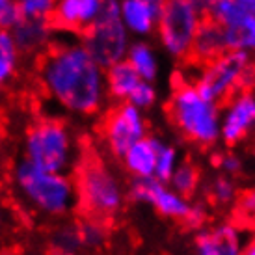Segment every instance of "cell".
Segmentation results:
<instances>
[{"mask_svg": "<svg viewBox=\"0 0 255 255\" xmlns=\"http://www.w3.org/2000/svg\"><path fill=\"white\" fill-rule=\"evenodd\" d=\"M39 82L50 101L78 118L99 114L108 101L107 71L82 41L49 50L39 64Z\"/></svg>", "mask_w": 255, "mask_h": 255, "instance_id": "1", "label": "cell"}, {"mask_svg": "<svg viewBox=\"0 0 255 255\" xmlns=\"http://www.w3.org/2000/svg\"><path fill=\"white\" fill-rule=\"evenodd\" d=\"M13 188L22 205L47 218L67 216L78 207L77 184L69 173L43 170L24 156L13 166Z\"/></svg>", "mask_w": 255, "mask_h": 255, "instance_id": "2", "label": "cell"}, {"mask_svg": "<svg viewBox=\"0 0 255 255\" xmlns=\"http://www.w3.org/2000/svg\"><path fill=\"white\" fill-rule=\"evenodd\" d=\"M166 116L177 134L198 147L220 142V105L207 99L192 80L173 86L166 103Z\"/></svg>", "mask_w": 255, "mask_h": 255, "instance_id": "3", "label": "cell"}, {"mask_svg": "<svg viewBox=\"0 0 255 255\" xmlns=\"http://www.w3.org/2000/svg\"><path fill=\"white\" fill-rule=\"evenodd\" d=\"M78 205L88 216L110 220L125 205L127 190L116 171L99 158H86L77 168Z\"/></svg>", "mask_w": 255, "mask_h": 255, "instance_id": "4", "label": "cell"}, {"mask_svg": "<svg viewBox=\"0 0 255 255\" xmlns=\"http://www.w3.org/2000/svg\"><path fill=\"white\" fill-rule=\"evenodd\" d=\"M22 155L43 170L69 173L77 166L78 143L64 121L41 120L26 130Z\"/></svg>", "mask_w": 255, "mask_h": 255, "instance_id": "5", "label": "cell"}, {"mask_svg": "<svg viewBox=\"0 0 255 255\" xmlns=\"http://www.w3.org/2000/svg\"><path fill=\"white\" fill-rule=\"evenodd\" d=\"M207 99L222 105L239 90L255 86V56L244 50L227 49L214 60L199 65L192 80Z\"/></svg>", "mask_w": 255, "mask_h": 255, "instance_id": "6", "label": "cell"}, {"mask_svg": "<svg viewBox=\"0 0 255 255\" xmlns=\"http://www.w3.org/2000/svg\"><path fill=\"white\" fill-rule=\"evenodd\" d=\"M130 41V34L120 19V0H103L101 15L82 32V45L107 69L125 60Z\"/></svg>", "mask_w": 255, "mask_h": 255, "instance_id": "7", "label": "cell"}, {"mask_svg": "<svg viewBox=\"0 0 255 255\" xmlns=\"http://www.w3.org/2000/svg\"><path fill=\"white\" fill-rule=\"evenodd\" d=\"M203 17L205 15L188 0H166L155 30L164 52L175 60H188Z\"/></svg>", "mask_w": 255, "mask_h": 255, "instance_id": "8", "label": "cell"}, {"mask_svg": "<svg viewBox=\"0 0 255 255\" xmlns=\"http://www.w3.org/2000/svg\"><path fill=\"white\" fill-rule=\"evenodd\" d=\"M103 143L114 158H121L134 142L149 134V123L145 112L130 105L128 101H121L105 116L101 125Z\"/></svg>", "mask_w": 255, "mask_h": 255, "instance_id": "9", "label": "cell"}, {"mask_svg": "<svg viewBox=\"0 0 255 255\" xmlns=\"http://www.w3.org/2000/svg\"><path fill=\"white\" fill-rule=\"evenodd\" d=\"M127 198L134 203L149 205L156 214L175 222H183L192 207L190 198L175 192L168 183L155 177L132 179L127 190Z\"/></svg>", "mask_w": 255, "mask_h": 255, "instance_id": "10", "label": "cell"}, {"mask_svg": "<svg viewBox=\"0 0 255 255\" xmlns=\"http://www.w3.org/2000/svg\"><path fill=\"white\" fill-rule=\"evenodd\" d=\"M255 132V92L239 90L220 105V142L239 145Z\"/></svg>", "mask_w": 255, "mask_h": 255, "instance_id": "11", "label": "cell"}, {"mask_svg": "<svg viewBox=\"0 0 255 255\" xmlns=\"http://www.w3.org/2000/svg\"><path fill=\"white\" fill-rule=\"evenodd\" d=\"M103 0H56L52 21L58 28L67 32H84L101 15Z\"/></svg>", "mask_w": 255, "mask_h": 255, "instance_id": "12", "label": "cell"}, {"mask_svg": "<svg viewBox=\"0 0 255 255\" xmlns=\"http://www.w3.org/2000/svg\"><path fill=\"white\" fill-rule=\"evenodd\" d=\"M194 248L199 255H239L244 250V241L241 229L226 222L211 229H198Z\"/></svg>", "mask_w": 255, "mask_h": 255, "instance_id": "13", "label": "cell"}, {"mask_svg": "<svg viewBox=\"0 0 255 255\" xmlns=\"http://www.w3.org/2000/svg\"><path fill=\"white\" fill-rule=\"evenodd\" d=\"M162 140L155 134H145L121 155V164L132 179H147L155 175V162Z\"/></svg>", "mask_w": 255, "mask_h": 255, "instance_id": "14", "label": "cell"}, {"mask_svg": "<svg viewBox=\"0 0 255 255\" xmlns=\"http://www.w3.org/2000/svg\"><path fill=\"white\" fill-rule=\"evenodd\" d=\"M226 50V30L222 28L216 21H213L211 17L205 15L203 21L199 22V28L196 32L194 43H192V50L188 60L196 65H203L207 62L214 60L216 56H220Z\"/></svg>", "mask_w": 255, "mask_h": 255, "instance_id": "15", "label": "cell"}, {"mask_svg": "<svg viewBox=\"0 0 255 255\" xmlns=\"http://www.w3.org/2000/svg\"><path fill=\"white\" fill-rule=\"evenodd\" d=\"M160 9L143 0H120V19L130 37L147 39L155 34Z\"/></svg>", "mask_w": 255, "mask_h": 255, "instance_id": "16", "label": "cell"}, {"mask_svg": "<svg viewBox=\"0 0 255 255\" xmlns=\"http://www.w3.org/2000/svg\"><path fill=\"white\" fill-rule=\"evenodd\" d=\"M21 52H39L52 39V26L43 17H24L9 30Z\"/></svg>", "mask_w": 255, "mask_h": 255, "instance_id": "17", "label": "cell"}, {"mask_svg": "<svg viewBox=\"0 0 255 255\" xmlns=\"http://www.w3.org/2000/svg\"><path fill=\"white\" fill-rule=\"evenodd\" d=\"M130 67L138 73V77L142 80H149V82H155L158 73H160V64H158V56H156V50L153 49V45L145 39H136L130 41L128 50L125 54Z\"/></svg>", "mask_w": 255, "mask_h": 255, "instance_id": "18", "label": "cell"}, {"mask_svg": "<svg viewBox=\"0 0 255 255\" xmlns=\"http://www.w3.org/2000/svg\"><path fill=\"white\" fill-rule=\"evenodd\" d=\"M107 71V92L108 97L114 101H127L130 92L136 88V84L142 80L138 77V73L130 67L127 60H120L112 64L110 67L105 69Z\"/></svg>", "mask_w": 255, "mask_h": 255, "instance_id": "19", "label": "cell"}, {"mask_svg": "<svg viewBox=\"0 0 255 255\" xmlns=\"http://www.w3.org/2000/svg\"><path fill=\"white\" fill-rule=\"evenodd\" d=\"M21 49L17 47L15 37L9 30L0 28V92L6 88L19 71Z\"/></svg>", "mask_w": 255, "mask_h": 255, "instance_id": "20", "label": "cell"}, {"mask_svg": "<svg viewBox=\"0 0 255 255\" xmlns=\"http://www.w3.org/2000/svg\"><path fill=\"white\" fill-rule=\"evenodd\" d=\"M226 30L227 49L244 50L255 56V13L246 11V15L231 28Z\"/></svg>", "mask_w": 255, "mask_h": 255, "instance_id": "21", "label": "cell"}, {"mask_svg": "<svg viewBox=\"0 0 255 255\" xmlns=\"http://www.w3.org/2000/svg\"><path fill=\"white\" fill-rule=\"evenodd\" d=\"M246 7L239 0H213L207 9V17L216 21L222 28H231L246 15Z\"/></svg>", "mask_w": 255, "mask_h": 255, "instance_id": "22", "label": "cell"}, {"mask_svg": "<svg viewBox=\"0 0 255 255\" xmlns=\"http://www.w3.org/2000/svg\"><path fill=\"white\" fill-rule=\"evenodd\" d=\"M171 188L179 194H183L186 198H192L199 186V170L198 166L190 160H181L177 164L175 171L171 173L170 181H168Z\"/></svg>", "mask_w": 255, "mask_h": 255, "instance_id": "23", "label": "cell"}, {"mask_svg": "<svg viewBox=\"0 0 255 255\" xmlns=\"http://www.w3.org/2000/svg\"><path fill=\"white\" fill-rule=\"evenodd\" d=\"M77 231H78L80 244L86 250H101L105 246L108 237L105 220L93 218V216H88L86 220H82L77 226Z\"/></svg>", "mask_w": 255, "mask_h": 255, "instance_id": "24", "label": "cell"}, {"mask_svg": "<svg viewBox=\"0 0 255 255\" xmlns=\"http://www.w3.org/2000/svg\"><path fill=\"white\" fill-rule=\"evenodd\" d=\"M179 162H181L179 149L175 147V145H171V143L162 142V145H160V149H158V155H156L155 175H153V177L158 179V181L168 183L171 177V173L175 171Z\"/></svg>", "mask_w": 255, "mask_h": 255, "instance_id": "25", "label": "cell"}, {"mask_svg": "<svg viewBox=\"0 0 255 255\" xmlns=\"http://www.w3.org/2000/svg\"><path fill=\"white\" fill-rule=\"evenodd\" d=\"M209 192H211V198L214 203L222 207L231 205L239 198V188H237L235 179L231 175H226V173H220L213 179Z\"/></svg>", "mask_w": 255, "mask_h": 255, "instance_id": "26", "label": "cell"}, {"mask_svg": "<svg viewBox=\"0 0 255 255\" xmlns=\"http://www.w3.org/2000/svg\"><path fill=\"white\" fill-rule=\"evenodd\" d=\"M128 103L130 105H134L136 108H140L143 112H147L151 108L155 107L156 103H158V92H156V88L153 82H149V80H140L136 88L130 92L128 95Z\"/></svg>", "mask_w": 255, "mask_h": 255, "instance_id": "27", "label": "cell"}, {"mask_svg": "<svg viewBox=\"0 0 255 255\" xmlns=\"http://www.w3.org/2000/svg\"><path fill=\"white\" fill-rule=\"evenodd\" d=\"M52 248L60 254H77L82 250L77 226H64L52 235Z\"/></svg>", "mask_w": 255, "mask_h": 255, "instance_id": "28", "label": "cell"}, {"mask_svg": "<svg viewBox=\"0 0 255 255\" xmlns=\"http://www.w3.org/2000/svg\"><path fill=\"white\" fill-rule=\"evenodd\" d=\"M56 0H17V6L24 17H43L49 19Z\"/></svg>", "mask_w": 255, "mask_h": 255, "instance_id": "29", "label": "cell"}, {"mask_svg": "<svg viewBox=\"0 0 255 255\" xmlns=\"http://www.w3.org/2000/svg\"><path fill=\"white\" fill-rule=\"evenodd\" d=\"M216 158H218V160H216V166H218V170L222 171V173L231 175V177H235L237 173H241L242 158L239 155H235V153H222V155H218Z\"/></svg>", "mask_w": 255, "mask_h": 255, "instance_id": "30", "label": "cell"}, {"mask_svg": "<svg viewBox=\"0 0 255 255\" xmlns=\"http://www.w3.org/2000/svg\"><path fill=\"white\" fill-rule=\"evenodd\" d=\"M205 220H207L205 207L199 205V203H192L190 211H188V214L184 216V220L181 222V224H183L186 229H190V231H198V229L203 227Z\"/></svg>", "mask_w": 255, "mask_h": 255, "instance_id": "31", "label": "cell"}, {"mask_svg": "<svg viewBox=\"0 0 255 255\" xmlns=\"http://www.w3.org/2000/svg\"><path fill=\"white\" fill-rule=\"evenodd\" d=\"M237 207L246 220H255V188L242 192L241 198L237 199Z\"/></svg>", "mask_w": 255, "mask_h": 255, "instance_id": "32", "label": "cell"}, {"mask_svg": "<svg viewBox=\"0 0 255 255\" xmlns=\"http://www.w3.org/2000/svg\"><path fill=\"white\" fill-rule=\"evenodd\" d=\"M188 2H192V4L198 7L201 13L205 15L207 9H209V6H211V2H213V0H188Z\"/></svg>", "mask_w": 255, "mask_h": 255, "instance_id": "33", "label": "cell"}, {"mask_svg": "<svg viewBox=\"0 0 255 255\" xmlns=\"http://www.w3.org/2000/svg\"><path fill=\"white\" fill-rule=\"evenodd\" d=\"M242 254H246V255H255V237L248 242V244H244V250H242Z\"/></svg>", "mask_w": 255, "mask_h": 255, "instance_id": "34", "label": "cell"}, {"mask_svg": "<svg viewBox=\"0 0 255 255\" xmlns=\"http://www.w3.org/2000/svg\"><path fill=\"white\" fill-rule=\"evenodd\" d=\"M242 6L246 7L248 11H252V13H255V0H239Z\"/></svg>", "mask_w": 255, "mask_h": 255, "instance_id": "35", "label": "cell"}, {"mask_svg": "<svg viewBox=\"0 0 255 255\" xmlns=\"http://www.w3.org/2000/svg\"><path fill=\"white\" fill-rule=\"evenodd\" d=\"M143 2H147V4H151V6L156 7V9H162V4L166 2V0H143Z\"/></svg>", "mask_w": 255, "mask_h": 255, "instance_id": "36", "label": "cell"}, {"mask_svg": "<svg viewBox=\"0 0 255 255\" xmlns=\"http://www.w3.org/2000/svg\"><path fill=\"white\" fill-rule=\"evenodd\" d=\"M17 0H0V11H4L6 7H9V6H13Z\"/></svg>", "mask_w": 255, "mask_h": 255, "instance_id": "37", "label": "cell"}, {"mask_svg": "<svg viewBox=\"0 0 255 255\" xmlns=\"http://www.w3.org/2000/svg\"><path fill=\"white\" fill-rule=\"evenodd\" d=\"M2 227H4V214L0 211V231H2Z\"/></svg>", "mask_w": 255, "mask_h": 255, "instance_id": "38", "label": "cell"}]
</instances>
